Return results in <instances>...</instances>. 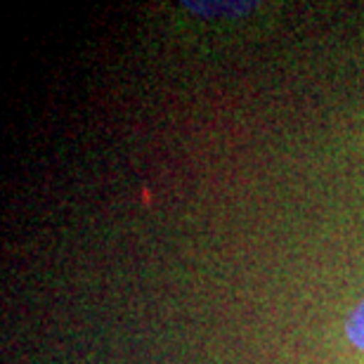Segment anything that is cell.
<instances>
[{"mask_svg":"<svg viewBox=\"0 0 364 364\" xmlns=\"http://www.w3.org/2000/svg\"><path fill=\"white\" fill-rule=\"evenodd\" d=\"M348 338L364 350V298L348 319Z\"/></svg>","mask_w":364,"mask_h":364,"instance_id":"obj_1","label":"cell"}]
</instances>
